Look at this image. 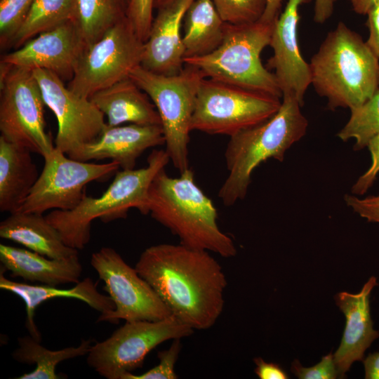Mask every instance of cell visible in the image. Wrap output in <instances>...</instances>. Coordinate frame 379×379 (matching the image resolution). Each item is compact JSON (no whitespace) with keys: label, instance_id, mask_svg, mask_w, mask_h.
Returning a JSON list of instances; mask_svg holds the SVG:
<instances>
[{"label":"cell","instance_id":"cell-1","mask_svg":"<svg viewBox=\"0 0 379 379\" xmlns=\"http://www.w3.org/2000/svg\"><path fill=\"white\" fill-rule=\"evenodd\" d=\"M135 268L171 314L193 330L211 328L225 305L227 279L209 251L181 244L147 248Z\"/></svg>","mask_w":379,"mask_h":379},{"label":"cell","instance_id":"cell-2","mask_svg":"<svg viewBox=\"0 0 379 379\" xmlns=\"http://www.w3.org/2000/svg\"><path fill=\"white\" fill-rule=\"evenodd\" d=\"M152 218L177 236L180 244L230 258L237 254L232 239L219 228L218 211L197 185L189 168L173 178L160 170L148 192Z\"/></svg>","mask_w":379,"mask_h":379},{"label":"cell","instance_id":"cell-3","mask_svg":"<svg viewBox=\"0 0 379 379\" xmlns=\"http://www.w3.org/2000/svg\"><path fill=\"white\" fill-rule=\"evenodd\" d=\"M309 64L311 85L331 109L357 107L378 89V58L343 22L327 34Z\"/></svg>","mask_w":379,"mask_h":379},{"label":"cell","instance_id":"cell-4","mask_svg":"<svg viewBox=\"0 0 379 379\" xmlns=\"http://www.w3.org/2000/svg\"><path fill=\"white\" fill-rule=\"evenodd\" d=\"M291 95H284L276 114L230 137L225 152L228 175L218 192L226 206L245 198L254 169L273 158L283 161L286 152L306 133L308 121Z\"/></svg>","mask_w":379,"mask_h":379},{"label":"cell","instance_id":"cell-5","mask_svg":"<svg viewBox=\"0 0 379 379\" xmlns=\"http://www.w3.org/2000/svg\"><path fill=\"white\" fill-rule=\"evenodd\" d=\"M147 165L139 169L117 171L107 189L98 197L86 195L72 210H53L46 215L48 222L69 247L81 250L89 242L93 220L104 222L126 218L131 208L149 214L148 192L157 173L164 168L170 158L164 149H154Z\"/></svg>","mask_w":379,"mask_h":379},{"label":"cell","instance_id":"cell-6","mask_svg":"<svg viewBox=\"0 0 379 379\" xmlns=\"http://www.w3.org/2000/svg\"><path fill=\"white\" fill-rule=\"evenodd\" d=\"M274 22L226 23L220 44L206 55L185 58V65L196 67L206 77L282 98L274 74L260 58L270 46Z\"/></svg>","mask_w":379,"mask_h":379},{"label":"cell","instance_id":"cell-7","mask_svg":"<svg viewBox=\"0 0 379 379\" xmlns=\"http://www.w3.org/2000/svg\"><path fill=\"white\" fill-rule=\"evenodd\" d=\"M185 65L174 75L154 73L141 65L129 74L155 105L164 131L165 151L180 173L189 168L192 119L199 84L206 77L196 67Z\"/></svg>","mask_w":379,"mask_h":379},{"label":"cell","instance_id":"cell-8","mask_svg":"<svg viewBox=\"0 0 379 379\" xmlns=\"http://www.w3.org/2000/svg\"><path fill=\"white\" fill-rule=\"evenodd\" d=\"M281 99L204 77L197 91L192 131L231 137L272 117Z\"/></svg>","mask_w":379,"mask_h":379},{"label":"cell","instance_id":"cell-9","mask_svg":"<svg viewBox=\"0 0 379 379\" xmlns=\"http://www.w3.org/2000/svg\"><path fill=\"white\" fill-rule=\"evenodd\" d=\"M0 131L8 141L45 157L55 148L46 132V105L32 69L0 62Z\"/></svg>","mask_w":379,"mask_h":379},{"label":"cell","instance_id":"cell-10","mask_svg":"<svg viewBox=\"0 0 379 379\" xmlns=\"http://www.w3.org/2000/svg\"><path fill=\"white\" fill-rule=\"evenodd\" d=\"M194 331L173 315L159 321H126L109 338L91 346L86 362L107 379H125L142 366L146 356L157 346L189 337Z\"/></svg>","mask_w":379,"mask_h":379},{"label":"cell","instance_id":"cell-11","mask_svg":"<svg viewBox=\"0 0 379 379\" xmlns=\"http://www.w3.org/2000/svg\"><path fill=\"white\" fill-rule=\"evenodd\" d=\"M143 48L144 42L126 17L84 48L67 87L78 95L90 98L128 77L140 65Z\"/></svg>","mask_w":379,"mask_h":379},{"label":"cell","instance_id":"cell-12","mask_svg":"<svg viewBox=\"0 0 379 379\" xmlns=\"http://www.w3.org/2000/svg\"><path fill=\"white\" fill-rule=\"evenodd\" d=\"M44 159L43 170L18 211L43 214L51 209L72 210L86 196L88 183L105 180L119 168L113 161L97 164L72 159L55 147Z\"/></svg>","mask_w":379,"mask_h":379},{"label":"cell","instance_id":"cell-13","mask_svg":"<svg viewBox=\"0 0 379 379\" xmlns=\"http://www.w3.org/2000/svg\"><path fill=\"white\" fill-rule=\"evenodd\" d=\"M91 265L115 306L100 315L98 321H159L172 315L152 287L114 248L102 247L94 252Z\"/></svg>","mask_w":379,"mask_h":379},{"label":"cell","instance_id":"cell-14","mask_svg":"<svg viewBox=\"0 0 379 379\" xmlns=\"http://www.w3.org/2000/svg\"><path fill=\"white\" fill-rule=\"evenodd\" d=\"M44 100L58 122L55 147L69 154L96 140L107 125L105 115L91 101L65 86L55 73L43 69L32 70Z\"/></svg>","mask_w":379,"mask_h":379},{"label":"cell","instance_id":"cell-15","mask_svg":"<svg viewBox=\"0 0 379 379\" xmlns=\"http://www.w3.org/2000/svg\"><path fill=\"white\" fill-rule=\"evenodd\" d=\"M311 1L288 0L284 11L274 22L270 43L273 55L266 65L269 70H274L282 95L294 96L301 107L306 91L311 85V71L298 45L299 8Z\"/></svg>","mask_w":379,"mask_h":379},{"label":"cell","instance_id":"cell-16","mask_svg":"<svg viewBox=\"0 0 379 379\" xmlns=\"http://www.w3.org/2000/svg\"><path fill=\"white\" fill-rule=\"evenodd\" d=\"M86 48L71 20L41 32L1 62L29 69H43L70 80Z\"/></svg>","mask_w":379,"mask_h":379},{"label":"cell","instance_id":"cell-17","mask_svg":"<svg viewBox=\"0 0 379 379\" xmlns=\"http://www.w3.org/2000/svg\"><path fill=\"white\" fill-rule=\"evenodd\" d=\"M378 285L377 278L371 276L359 292L342 291L334 297L345 317L342 340L333 354L338 378H345L352 365L362 361L366 351L379 338V331L373 328L370 309L371 293Z\"/></svg>","mask_w":379,"mask_h":379},{"label":"cell","instance_id":"cell-18","mask_svg":"<svg viewBox=\"0 0 379 379\" xmlns=\"http://www.w3.org/2000/svg\"><path fill=\"white\" fill-rule=\"evenodd\" d=\"M164 144L160 125L107 124L96 140L67 155L81 161L109 159L121 169L128 170L134 169L136 160L146 149Z\"/></svg>","mask_w":379,"mask_h":379},{"label":"cell","instance_id":"cell-19","mask_svg":"<svg viewBox=\"0 0 379 379\" xmlns=\"http://www.w3.org/2000/svg\"><path fill=\"white\" fill-rule=\"evenodd\" d=\"M194 0H174L158 9L153 18L140 65L154 73L174 75L185 65L181 33L185 13Z\"/></svg>","mask_w":379,"mask_h":379},{"label":"cell","instance_id":"cell-20","mask_svg":"<svg viewBox=\"0 0 379 379\" xmlns=\"http://www.w3.org/2000/svg\"><path fill=\"white\" fill-rule=\"evenodd\" d=\"M4 272L1 269L0 288L15 294L23 300L26 310L25 327L29 335L39 342L41 341V335L34 322L35 311L48 300L58 298L77 299L99 312L100 315L107 314L115 308L109 296L99 292L97 283L90 278H85L75 284L74 287L66 289L11 281L5 277Z\"/></svg>","mask_w":379,"mask_h":379},{"label":"cell","instance_id":"cell-21","mask_svg":"<svg viewBox=\"0 0 379 379\" xmlns=\"http://www.w3.org/2000/svg\"><path fill=\"white\" fill-rule=\"evenodd\" d=\"M1 269L12 277L57 286L80 281L83 267L78 255L50 258L29 249L0 244Z\"/></svg>","mask_w":379,"mask_h":379},{"label":"cell","instance_id":"cell-22","mask_svg":"<svg viewBox=\"0 0 379 379\" xmlns=\"http://www.w3.org/2000/svg\"><path fill=\"white\" fill-rule=\"evenodd\" d=\"M89 99L107 117L109 126L124 123L161 126L155 105L129 77L96 92Z\"/></svg>","mask_w":379,"mask_h":379},{"label":"cell","instance_id":"cell-23","mask_svg":"<svg viewBox=\"0 0 379 379\" xmlns=\"http://www.w3.org/2000/svg\"><path fill=\"white\" fill-rule=\"evenodd\" d=\"M0 237L50 258L78 255V250L64 243L59 232L42 213H10L0 222Z\"/></svg>","mask_w":379,"mask_h":379},{"label":"cell","instance_id":"cell-24","mask_svg":"<svg viewBox=\"0 0 379 379\" xmlns=\"http://www.w3.org/2000/svg\"><path fill=\"white\" fill-rule=\"evenodd\" d=\"M28 149L0 136V211L18 212L39 174Z\"/></svg>","mask_w":379,"mask_h":379},{"label":"cell","instance_id":"cell-25","mask_svg":"<svg viewBox=\"0 0 379 379\" xmlns=\"http://www.w3.org/2000/svg\"><path fill=\"white\" fill-rule=\"evenodd\" d=\"M182 25L185 58L214 51L222 41L226 26L211 0H194L185 13Z\"/></svg>","mask_w":379,"mask_h":379},{"label":"cell","instance_id":"cell-26","mask_svg":"<svg viewBox=\"0 0 379 379\" xmlns=\"http://www.w3.org/2000/svg\"><path fill=\"white\" fill-rule=\"evenodd\" d=\"M126 18L123 0H72L71 21L86 47Z\"/></svg>","mask_w":379,"mask_h":379},{"label":"cell","instance_id":"cell-27","mask_svg":"<svg viewBox=\"0 0 379 379\" xmlns=\"http://www.w3.org/2000/svg\"><path fill=\"white\" fill-rule=\"evenodd\" d=\"M32 335L18 338V347L12 353L14 360L28 365L35 364L29 373L16 378L18 379H58L56 366L59 363L86 355L91 348L90 340H82L77 347H68L58 350H51L41 345Z\"/></svg>","mask_w":379,"mask_h":379},{"label":"cell","instance_id":"cell-28","mask_svg":"<svg viewBox=\"0 0 379 379\" xmlns=\"http://www.w3.org/2000/svg\"><path fill=\"white\" fill-rule=\"evenodd\" d=\"M72 0H34L10 46L17 49L39 34L71 20Z\"/></svg>","mask_w":379,"mask_h":379},{"label":"cell","instance_id":"cell-29","mask_svg":"<svg viewBox=\"0 0 379 379\" xmlns=\"http://www.w3.org/2000/svg\"><path fill=\"white\" fill-rule=\"evenodd\" d=\"M350 111L349 121L337 136L343 141L354 138V149L360 150L379 134V89L364 103Z\"/></svg>","mask_w":379,"mask_h":379},{"label":"cell","instance_id":"cell-30","mask_svg":"<svg viewBox=\"0 0 379 379\" xmlns=\"http://www.w3.org/2000/svg\"><path fill=\"white\" fill-rule=\"evenodd\" d=\"M222 20L230 25L259 21L267 0H211Z\"/></svg>","mask_w":379,"mask_h":379},{"label":"cell","instance_id":"cell-31","mask_svg":"<svg viewBox=\"0 0 379 379\" xmlns=\"http://www.w3.org/2000/svg\"><path fill=\"white\" fill-rule=\"evenodd\" d=\"M34 0L0 1L1 47L10 46Z\"/></svg>","mask_w":379,"mask_h":379},{"label":"cell","instance_id":"cell-32","mask_svg":"<svg viewBox=\"0 0 379 379\" xmlns=\"http://www.w3.org/2000/svg\"><path fill=\"white\" fill-rule=\"evenodd\" d=\"M182 349L180 339L173 340L171 346L158 352L159 364L142 374L130 373L125 379H176L175 365Z\"/></svg>","mask_w":379,"mask_h":379},{"label":"cell","instance_id":"cell-33","mask_svg":"<svg viewBox=\"0 0 379 379\" xmlns=\"http://www.w3.org/2000/svg\"><path fill=\"white\" fill-rule=\"evenodd\" d=\"M154 0H130L126 17L141 41L147 39L153 21Z\"/></svg>","mask_w":379,"mask_h":379},{"label":"cell","instance_id":"cell-34","mask_svg":"<svg viewBox=\"0 0 379 379\" xmlns=\"http://www.w3.org/2000/svg\"><path fill=\"white\" fill-rule=\"evenodd\" d=\"M291 372L300 379H335L338 373L333 353L324 356L321 361L311 367H304L298 359H295L291 366Z\"/></svg>","mask_w":379,"mask_h":379},{"label":"cell","instance_id":"cell-35","mask_svg":"<svg viewBox=\"0 0 379 379\" xmlns=\"http://www.w3.org/2000/svg\"><path fill=\"white\" fill-rule=\"evenodd\" d=\"M372 158L368 169L361 175L352 187V192L362 195L372 186L379 173V134L374 136L367 145Z\"/></svg>","mask_w":379,"mask_h":379},{"label":"cell","instance_id":"cell-36","mask_svg":"<svg viewBox=\"0 0 379 379\" xmlns=\"http://www.w3.org/2000/svg\"><path fill=\"white\" fill-rule=\"evenodd\" d=\"M345 201L361 218L379 225V195L361 199L356 195L346 194Z\"/></svg>","mask_w":379,"mask_h":379},{"label":"cell","instance_id":"cell-37","mask_svg":"<svg viewBox=\"0 0 379 379\" xmlns=\"http://www.w3.org/2000/svg\"><path fill=\"white\" fill-rule=\"evenodd\" d=\"M369 35L366 44L379 60V1L366 13Z\"/></svg>","mask_w":379,"mask_h":379},{"label":"cell","instance_id":"cell-38","mask_svg":"<svg viewBox=\"0 0 379 379\" xmlns=\"http://www.w3.org/2000/svg\"><path fill=\"white\" fill-rule=\"evenodd\" d=\"M255 373L260 379H287L286 372L277 364L267 362L260 357L254 359Z\"/></svg>","mask_w":379,"mask_h":379},{"label":"cell","instance_id":"cell-39","mask_svg":"<svg viewBox=\"0 0 379 379\" xmlns=\"http://www.w3.org/2000/svg\"><path fill=\"white\" fill-rule=\"evenodd\" d=\"M338 0H315L314 5V21L324 23L332 15L335 4Z\"/></svg>","mask_w":379,"mask_h":379},{"label":"cell","instance_id":"cell-40","mask_svg":"<svg viewBox=\"0 0 379 379\" xmlns=\"http://www.w3.org/2000/svg\"><path fill=\"white\" fill-rule=\"evenodd\" d=\"M366 379H379V352L369 354L362 360Z\"/></svg>","mask_w":379,"mask_h":379},{"label":"cell","instance_id":"cell-41","mask_svg":"<svg viewBox=\"0 0 379 379\" xmlns=\"http://www.w3.org/2000/svg\"><path fill=\"white\" fill-rule=\"evenodd\" d=\"M282 0H267L265 12L260 20L265 22H274L280 14Z\"/></svg>","mask_w":379,"mask_h":379},{"label":"cell","instance_id":"cell-42","mask_svg":"<svg viewBox=\"0 0 379 379\" xmlns=\"http://www.w3.org/2000/svg\"><path fill=\"white\" fill-rule=\"evenodd\" d=\"M379 0H351L352 10L357 14L366 15L371 8Z\"/></svg>","mask_w":379,"mask_h":379},{"label":"cell","instance_id":"cell-43","mask_svg":"<svg viewBox=\"0 0 379 379\" xmlns=\"http://www.w3.org/2000/svg\"><path fill=\"white\" fill-rule=\"evenodd\" d=\"M174 0H154V6L157 10L171 4Z\"/></svg>","mask_w":379,"mask_h":379},{"label":"cell","instance_id":"cell-44","mask_svg":"<svg viewBox=\"0 0 379 379\" xmlns=\"http://www.w3.org/2000/svg\"><path fill=\"white\" fill-rule=\"evenodd\" d=\"M123 1H124V2L125 3V4H126V8H127V6H128V4L130 0H123Z\"/></svg>","mask_w":379,"mask_h":379},{"label":"cell","instance_id":"cell-45","mask_svg":"<svg viewBox=\"0 0 379 379\" xmlns=\"http://www.w3.org/2000/svg\"><path fill=\"white\" fill-rule=\"evenodd\" d=\"M378 89H379V78H378Z\"/></svg>","mask_w":379,"mask_h":379}]
</instances>
